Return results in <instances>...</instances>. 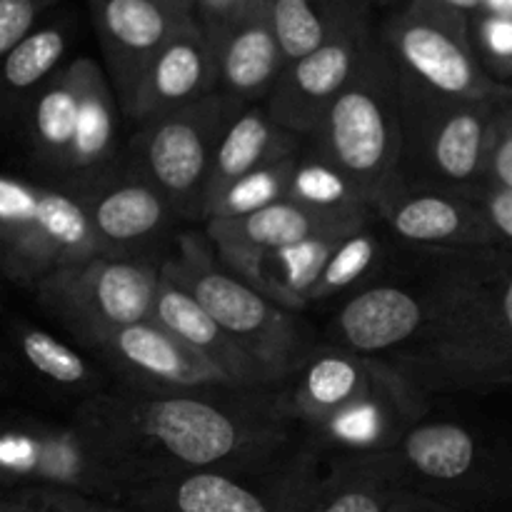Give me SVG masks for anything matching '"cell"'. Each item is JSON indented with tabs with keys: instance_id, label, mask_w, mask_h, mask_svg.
Here are the masks:
<instances>
[{
	"instance_id": "obj_1",
	"label": "cell",
	"mask_w": 512,
	"mask_h": 512,
	"mask_svg": "<svg viewBox=\"0 0 512 512\" xmlns=\"http://www.w3.org/2000/svg\"><path fill=\"white\" fill-rule=\"evenodd\" d=\"M153 390L130 383L80 405L75 423L128 475L133 490L188 470L278 468L290 423L268 390ZM130 490V493H133Z\"/></svg>"
},
{
	"instance_id": "obj_2",
	"label": "cell",
	"mask_w": 512,
	"mask_h": 512,
	"mask_svg": "<svg viewBox=\"0 0 512 512\" xmlns=\"http://www.w3.org/2000/svg\"><path fill=\"white\" fill-rule=\"evenodd\" d=\"M305 143L348 175L378 218L408 190L403 180V90L378 35L353 80Z\"/></svg>"
},
{
	"instance_id": "obj_3",
	"label": "cell",
	"mask_w": 512,
	"mask_h": 512,
	"mask_svg": "<svg viewBox=\"0 0 512 512\" xmlns=\"http://www.w3.org/2000/svg\"><path fill=\"white\" fill-rule=\"evenodd\" d=\"M118 113L108 73L88 55L73 58L28 100L30 158L63 188L80 193L120 168Z\"/></svg>"
},
{
	"instance_id": "obj_4",
	"label": "cell",
	"mask_w": 512,
	"mask_h": 512,
	"mask_svg": "<svg viewBox=\"0 0 512 512\" xmlns=\"http://www.w3.org/2000/svg\"><path fill=\"white\" fill-rule=\"evenodd\" d=\"M208 243L200 235H183L178 253L160 263V275L193 295L260 365L270 385L280 388L298 373L315 345L308 343L295 313L260 295L228 268H220Z\"/></svg>"
},
{
	"instance_id": "obj_5",
	"label": "cell",
	"mask_w": 512,
	"mask_h": 512,
	"mask_svg": "<svg viewBox=\"0 0 512 512\" xmlns=\"http://www.w3.org/2000/svg\"><path fill=\"white\" fill-rule=\"evenodd\" d=\"M403 90V180L408 190L470 195L488 180L495 125L510 105L512 88L483 100H440Z\"/></svg>"
},
{
	"instance_id": "obj_6",
	"label": "cell",
	"mask_w": 512,
	"mask_h": 512,
	"mask_svg": "<svg viewBox=\"0 0 512 512\" xmlns=\"http://www.w3.org/2000/svg\"><path fill=\"white\" fill-rule=\"evenodd\" d=\"M400 80L440 100H483L512 85L493 78L473 43L470 15L448 0H408L378 25Z\"/></svg>"
},
{
	"instance_id": "obj_7",
	"label": "cell",
	"mask_w": 512,
	"mask_h": 512,
	"mask_svg": "<svg viewBox=\"0 0 512 512\" xmlns=\"http://www.w3.org/2000/svg\"><path fill=\"white\" fill-rule=\"evenodd\" d=\"M95 255L103 245L78 193L18 175L0 178V258L10 280L35 288Z\"/></svg>"
},
{
	"instance_id": "obj_8",
	"label": "cell",
	"mask_w": 512,
	"mask_h": 512,
	"mask_svg": "<svg viewBox=\"0 0 512 512\" xmlns=\"http://www.w3.org/2000/svg\"><path fill=\"white\" fill-rule=\"evenodd\" d=\"M233 108L218 93L140 125L128 145L125 168L148 180L170 203L178 220H203L215 150Z\"/></svg>"
},
{
	"instance_id": "obj_9",
	"label": "cell",
	"mask_w": 512,
	"mask_h": 512,
	"mask_svg": "<svg viewBox=\"0 0 512 512\" xmlns=\"http://www.w3.org/2000/svg\"><path fill=\"white\" fill-rule=\"evenodd\" d=\"M160 265L140 258L95 255L35 285V298L75 338L95 348L105 335L153 318Z\"/></svg>"
},
{
	"instance_id": "obj_10",
	"label": "cell",
	"mask_w": 512,
	"mask_h": 512,
	"mask_svg": "<svg viewBox=\"0 0 512 512\" xmlns=\"http://www.w3.org/2000/svg\"><path fill=\"white\" fill-rule=\"evenodd\" d=\"M395 455L403 468L405 493L450 505L510 503L512 458H490L468 428L458 423H415Z\"/></svg>"
},
{
	"instance_id": "obj_11",
	"label": "cell",
	"mask_w": 512,
	"mask_h": 512,
	"mask_svg": "<svg viewBox=\"0 0 512 512\" xmlns=\"http://www.w3.org/2000/svg\"><path fill=\"white\" fill-rule=\"evenodd\" d=\"M320 453H300L265 473L188 470L148 480L123 505L143 512H290Z\"/></svg>"
},
{
	"instance_id": "obj_12",
	"label": "cell",
	"mask_w": 512,
	"mask_h": 512,
	"mask_svg": "<svg viewBox=\"0 0 512 512\" xmlns=\"http://www.w3.org/2000/svg\"><path fill=\"white\" fill-rule=\"evenodd\" d=\"M88 13L123 115L160 50L198 18L178 0H88Z\"/></svg>"
},
{
	"instance_id": "obj_13",
	"label": "cell",
	"mask_w": 512,
	"mask_h": 512,
	"mask_svg": "<svg viewBox=\"0 0 512 512\" xmlns=\"http://www.w3.org/2000/svg\"><path fill=\"white\" fill-rule=\"evenodd\" d=\"M375 35L378 23L373 13H365L318 50L285 65L273 93L265 100L270 118L298 138H313L333 100L353 80Z\"/></svg>"
},
{
	"instance_id": "obj_14",
	"label": "cell",
	"mask_w": 512,
	"mask_h": 512,
	"mask_svg": "<svg viewBox=\"0 0 512 512\" xmlns=\"http://www.w3.org/2000/svg\"><path fill=\"white\" fill-rule=\"evenodd\" d=\"M403 383L408 378L385 360L365 358L338 345H315L278 393V408L293 423L320 430Z\"/></svg>"
},
{
	"instance_id": "obj_15",
	"label": "cell",
	"mask_w": 512,
	"mask_h": 512,
	"mask_svg": "<svg viewBox=\"0 0 512 512\" xmlns=\"http://www.w3.org/2000/svg\"><path fill=\"white\" fill-rule=\"evenodd\" d=\"M3 465L8 475H15L25 485L113 503H125L133 490L128 475L78 423L55 435H8L3 440Z\"/></svg>"
},
{
	"instance_id": "obj_16",
	"label": "cell",
	"mask_w": 512,
	"mask_h": 512,
	"mask_svg": "<svg viewBox=\"0 0 512 512\" xmlns=\"http://www.w3.org/2000/svg\"><path fill=\"white\" fill-rule=\"evenodd\" d=\"M203 28L215 53V93L235 115L265 103L285 70L268 0H250L220 23Z\"/></svg>"
},
{
	"instance_id": "obj_17",
	"label": "cell",
	"mask_w": 512,
	"mask_h": 512,
	"mask_svg": "<svg viewBox=\"0 0 512 512\" xmlns=\"http://www.w3.org/2000/svg\"><path fill=\"white\" fill-rule=\"evenodd\" d=\"M95 350L125 378L153 390H240L210 360L155 320L125 325L105 335Z\"/></svg>"
},
{
	"instance_id": "obj_18",
	"label": "cell",
	"mask_w": 512,
	"mask_h": 512,
	"mask_svg": "<svg viewBox=\"0 0 512 512\" xmlns=\"http://www.w3.org/2000/svg\"><path fill=\"white\" fill-rule=\"evenodd\" d=\"M428 310L430 283L423 290L400 283H373L345 300L330 323L328 345L365 358H393L418 338Z\"/></svg>"
},
{
	"instance_id": "obj_19",
	"label": "cell",
	"mask_w": 512,
	"mask_h": 512,
	"mask_svg": "<svg viewBox=\"0 0 512 512\" xmlns=\"http://www.w3.org/2000/svg\"><path fill=\"white\" fill-rule=\"evenodd\" d=\"M103 253L128 258L133 250L163 235L178 220L168 200L140 175L118 168L80 190Z\"/></svg>"
},
{
	"instance_id": "obj_20",
	"label": "cell",
	"mask_w": 512,
	"mask_h": 512,
	"mask_svg": "<svg viewBox=\"0 0 512 512\" xmlns=\"http://www.w3.org/2000/svg\"><path fill=\"white\" fill-rule=\"evenodd\" d=\"M403 488L395 450L340 453L320 473V460L300 488L290 512H390Z\"/></svg>"
},
{
	"instance_id": "obj_21",
	"label": "cell",
	"mask_w": 512,
	"mask_h": 512,
	"mask_svg": "<svg viewBox=\"0 0 512 512\" xmlns=\"http://www.w3.org/2000/svg\"><path fill=\"white\" fill-rule=\"evenodd\" d=\"M215 93V53L208 30L198 18L180 30L150 63L125 118L148 120L188 108Z\"/></svg>"
},
{
	"instance_id": "obj_22",
	"label": "cell",
	"mask_w": 512,
	"mask_h": 512,
	"mask_svg": "<svg viewBox=\"0 0 512 512\" xmlns=\"http://www.w3.org/2000/svg\"><path fill=\"white\" fill-rule=\"evenodd\" d=\"M378 220L410 245L448 250H503L480 210L465 195L445 190H405Z\"/></svg>"
},
{
	"instance_id": "obj_23",
	"label": "cell",
	"mask_w": 512,
	"mask_h": 512,
	"mask_svg": "<svg viewBox=\"0 0 512 512\" xmlns=\"http://www.w3.org/2000/svg\"><path fill=\"white\" fill-rule=\"evenodd\" d=\"M363 225L365 223H355V220L315 213L303 205L283 200V203H275L253 215H245V218L208 220L205 233H208L220 263H230V260L245 258V255L288 248V245L323 238V235H343L363 228Z\"/></svg>"
},
{
	"instance_id": "obj_24",
	"label": "cell",
	"mask_w": 512,
	"mask_h": 512,
	"mask_svg": "<svg viewBox=\"0 0 512 512\" xmlns=\"http://www.w3.org/2000/svg\"><path fill=\"white\" fill-rule=\"evenodd\" d=\"M165 330L178 335L183 343H188L195 353L215 365L220 373L228 375L240 390H270L268 375L260 370V365L205 313L203 305L185 293L180 285L170 283L160 275L158 298H155L153 318Z\"/></svg>"
},
{
	"instance_id": "obj_25",
	"label": "cell",
	"mask_w": 512,
	"mask_h": 512,
	"mask_svg": "<svg viewBox=\"0 0 512 512\" xmlns=\"http://www.w3.org/2000/svg\"><path fill=\"white\" fill-rule=\"evenodd\" d=\"M305 140L298 135L280 128L265 110V103L253 105L235 115L220 138L218 150H215L213 168H210L208 188H205L203 200V218L205 210L225 193L233 183L243 180L245 175L265 168V165L280 163L303 150Z\"/></svg>"
},
{
	"instance_id": "obj_26",
	"label": "cell",
	"mask_w": 512,
	"mask_h": 512,
	"mask_svg": "<svg viewBox=\"0 0 512 512\" xmlns=\"http://www.w3.org/2000/svg\"><path fill=\"white\" fill-rule=\"evenodd\" d=\"M350 233L323 235V238L305 240V243L288 245V248L245 255V258L230 260L223 265L230 273L253 285L260 295L273 300L275 305L290 310V313H298L310 305V295H313L330 255L338 248L340 240L348 238Z\"/></svg>"
},
{
	"instance_id": "obj_27",
	"label": "cell",
	"mask_w": 512,
	"mask_h": 512,
	"mask_svg": "<svg viewBox=\"0 0 512 512\" xmlns=\"http://www.w3.org/2000/svg\"><path fill=\"white\" fill-rule=\"evenodd\" d=\"M268 8L285 65L318 50L360 15L373 13L353 0H268Z\"/></svg>"
},
{
	"instance_id": "obj_28",
	"label": "cell",
	"mask_w": 512,
	"mask_h": 512,
	"mask_svg": "<svg viewBox=\"0 0 512 512\" xmlns=\"http://www.w3.org/2000/svg\"><path fill=\"white\" fill-rule=\"evenodd\" d=\"M75 38V15L63 13L60 18L40 23L25 40H20L10 53L3 55V85L8 103H28L68 58Z\"/></svg>"
},
{
	"instance_id": "obj_29",
	"label": "cell",
	"mask_w": 512,
	"mask_h": 512,
	"mask_svg": "<svg viewBox=\"0 0 512 512\" xmlns=\"http://www.w3.org/2000/svg\"><path fill=\"white\" fill-rule=\"evenodd\" d=\"M288 200L315 210V213L355 220V223H368V220L378 218L365 203L360 190L350 183L348 175L335 168L318 150L305 148V145L295 158Z\"/></svg>"
},
{
	"instance_id": "obj_30",
	"label": "cell",
	"mask_w": 512,
	"mask_h": 512,
	"mask_svg": "<svg viewBox=\"0 0 512 512\" xmlns=\"http://www.w3.org/2000/svg\"><path fill=\"white\" fill-rule=\"evenodd\" d=\"M375 220H370L363 228L353 230L348 238L340 240L338 248L330 255L328 265H325L323 275H320L318 285H315L313 295H310V305L335 298V295L345 293L355 285L365 283V288L373 285L370 278L378 275L385 263L383 238L373 228Z\"/></svg>"
},
{
	"instance_id": "obj_31",
	"label": "cell",
	"mask_w": 512,
	"mask_h": 512,
	"mask_svg": "<svg viewBox=\"0 0 512 512\" xmlns=\"http://www.w3.org/2000/svg\"><path fill=\"white\" fill-rule=\"evenodd\" d=\"M295 158H298V155H293V158L288 160H280V163L265 165V168L255 170V173L245 175L243 180L230 185V188L205 210V223H208V220L245 218V215H253L258 213V210L288 200Z\"/></svg>"
},
{
	"instance_id": "obj_32",
	"label": "cell",
	"mask_w": 512,
	"mask_h": 512,
	"mask_svg": "<svg viewBox=\"0 0 512 512\" xmlns=\"http://www.w3.org/2000/svg\"><path fill=\"white\" fill-rule=\"evenodd\" d=\"M18 348L25 363L53 383L85 385L90 380V365L83 355L45 330L30 325L18 328Z\"/></svg>"
},
{
	"instance_id": "obj_33",
	"label": "cell",
	"mask_w": 512,
	"mask_h": 512,
	"mask_svg": "<svg viewBox=\"0 0 512 512\" xmlns=\"http://www.w3.org/2000/svg\"><path fill=\"white\" fill-rule=\"evenodd\" d=\"M470 28H473V43L480 60L488 68L493 78L498 73L512 70V18L508 15L475 13L470 15ZM500 80V78H498Z\"/></svg>"
},
{
	"instance_id": "obj_34",
	"label": "cell",
	"mask_w": 512,
	"mask_h": 512,
	"mask_svg": "<svg viewBox=\"0 0 512 512\" xmlns=\"http://www.w3.org/2000/svg\"><path fill=\"white\" fill-rule=\"evenodd\" d=\"M465 198L480 210L485 223L490 225V230L498 238L500 248L512 250V190L485 180L478 190H473Z\"/></svg>"
},
{
	"instance_id": "obj_35",
	"label": "cell",
	"mask_w": 512,
	"mask_h": 512,
	"mask_svg": "<svg viewBox=\"0 0 512 512\" xmlns=\"http://www.w3.org/2000/svg\"><path fill=\"white\" fill-rule=\"evenodd\" d=\"M45 13L50 10L35 0H0V55L10 53L20 40L28 38Z\"/></svg>"
},
{
	"instance_id": "obj_36",
	"label": "cell",
	"mask_w": 512,
	"mask_h": 512,
	"mask_svg": "<svg viewBox=\"0 0 512 512\" xmlns=\"http://www.w3.org/2000/svg\"><path fill=\"white\" fill-rule=\"evenodd\" d=\"M488 183L512 190V110L510 105L495 125L488 155Z\"/></svg>"
},
{
	"instance_id": "obj_37",
	"label": "cell",
	"mask_w": 512,
	"mask_h": 512,
	"mask_svg": "<svg viewBox=\"0 0 512 512\" xmlns=\"http://www.w3.org/2000/svg\"><path fill=\"white\" fill-rule=\"evenodd\" d=\"M0 512H60L53 493L40 485H20L0 503Z\"/></svg>"
},
{
	"instance_id": "obj_38",
	"label": "cell",
	"mask_w": 512,
	"mask_h": 512,
	"mask_svg": "<svg viewBox=\"0 0 512 512\" xmlns=\"http://www.w3.org/2000/svg\"><path fill=\"white\" fill-rule=\"evenodd\" d=\"M50 493H53V500L60 508V512H143L130 508V505L113 503V500L88 498V495L65 493V490H50Z\"/></svg>"
},
{
	"instance_id": "obj_39",
	"label": "cell",
	"mask_w": 512,
	"mask_h": 512,
	"mask_svg": "<svg viewBox=\"0 0 512 512\" xmlns=\"http://www.w3.org/2000/svg\"><path fill=\"white\" fill-rule=\"evenodd\" d=\"M495 308H498V318L503 323L505 333L512 340V268H505L503 273L498 270V278H495Z\"/></svg>"
},
{
	"instance_id": "obj_40",
	"label": "cell",
	"mask_w": 512,
	"mask_h": 512,
	"mask_svg": "<svg viewBox=\"0 0 512 512\" xmlns=\"http://www.w3.org/2000/svg\"><path fill=\"white\" fill-rule=\"evenodd\" d=\"M390 512H460V510L450 508V505L445 503H438V500L423 498V495L400 493Z\"/></svg>"
},
{
	"instance_id": "obj_41",
	"label": "cell",
	"mask_w": 512,
	"mask_h": 512,
	"mask_svg": "<svg viewBox=\"0 0 512 512\" xmlns=\"http://www.w3.org/2000/svg\"><path fill=\"white\" fill-rule=\"evenodd\" d=\"M480 13H493V15H508L512 18V0H485Z\"/></svg>"
},
{
	"instance_id": "obj_42",
	"label": "cell",
	"mask_w": 512,
	"mask_h": 512,
	"mask_svg": "<svg viewBox=\"0 0 512 512\" xmlns=\"http://www.w3.org/2000/svg\"><path fill=\"white\" fill-rule=\"evenodd\" d=\"M448 3L455 5V8L465 10L468 15H475V13H480V10H483L485 0H448Z\"/></svg>"
},
{
	"instance_id": "obj_43",
	"label": "cell",
	"mask_w": 512,
	"mask_h": 512,
	"mask_svg": "<svg viewBox=\"0 0 512 512\" xmlns=\"http://www.w3.org/2000/svg\"><path fill=\"white\" fill-rule=\"evenodd\" d=\"M353 3L363 5V8L368 10H393L395 8V0H353Z\"/></svg>"
},
{
	"instance_id": "obj_44",
	"label": "cell",
	"mask_w": 512,
	"mask_h": 512,
	"mask_svg": "<svg viewBox=\"0 0 512 512\" xmlns=\"http://www.w3.org/2000/svg\"><path fill=\"white\" fill-rule=\"evenodd\" d=\"M35 3L45 5V8H48V10H53V8H60V5H65V3H68V0H35Z\"/></svg>"
},
{
	"instance_id": "obj_45",
	"label": "cell",
	"mask_w": 512,
	"mask_h": 512,
	"mask_svg": "<svg viewBox=\"0 0 512 512\" xmlns=\"http://www.w3.org/2000/svg\"><path fill=\"white\" fill-rule=\"evenodd\" d=\"M178 3H185V5H190V8H195V10H198L200 0H178Z\"/></svg>"
},
{
	"instance_id": "obj_46",
	"label": "cell",
	"mask_w": 512,
	"mask_h": 512,
	"mask_svg": "<svg viewBox=\"0 0 512 512\" xmlns=\"http://www.w3.org/2000/svg\"><path fill=\"white\" fill-rule=\"evenodd\" d=\"M403 3H408V0H395V8H398V5H403Z\"/></svg>"
},
{
	"instance_id": "obj_47",
	"label": "cell",
	"mask_w": 512,
	"mask_h": 512,
	"mask_svg": "<svg viewBox=\"0 0 512 512\" xmlns=\"http://www.w3.org/2000/svg\"><path fill=\"white\" fill-rule=\"evenodd\" d=\"M510 110H512V98H510Z\"/></svg>"
}]
</instances>
